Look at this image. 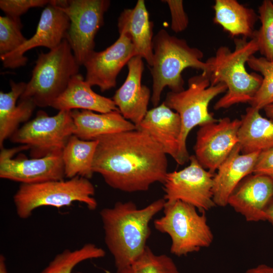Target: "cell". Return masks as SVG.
I'll list each match as a JSON object with an SVG mask.
<instances>
[{
  "instance_id": "603a6c76",
  "label": "cell",
  "mask_w": 273,
  "mask_h": 273,
  "mask_svg": "<svg viewBox=\"0 0 273 273\" xmlns=\"http://www.w3.org/2000/svg\"><path fill=\"white\" fill-rule=\"evenodd\" d=\"M24 82L10 80L11 90L8 93L0 92V148H4L5 140L19 128L21 123L27 122L36 107L31 100H19L25 89Z\"/></svg>"
},
{
  "instance_id": "ac0fdd59",
  "label": "cell",
  "mask_w": 273,
  "mask_h": 273,
  "mask_svg": "<svg viewBox=\"0 0 273 273\" xmlns=\"http://www.w3.org/2000/svg\"><path fill=\"white\" fill-rule=\"evenodd\" d=\"M260 152L243 154L239 143L214 173L213 199L216 206L224 207L241 181L253 173Z\"/></svg>"
},
{
  "instance_id": "83f0119b",
  "label": "cell",
  "mask_w": 273,
  "mask_h": 273,
  "mask_svg": "<svg viewBox=\"0 0 273 273\" xmlns=\"http://www.w3.org/2000/svg\"><path fill=\"white\" fill-rule=\"evenodd\" d=\"M116 273H180L171 257L157 255L146 246L143 252L131 263L116 269Z\"/></svg>"
},
{
  "instance_id": "e575fe53",
  "label": "cell",
  "mask_w": 273,
  "mask_h": 273,
  "mask_svg": "<svg viewBox=\"0 0 273 273\" xmlns=\"http://www.w3.org/2000/svg\"><path fill=\"white\" fill-rule=\"evenodd\" d=\"M245 273H273V267L262 264L247 270Z\"/></svg>"
},
{
  "instance_id": "d6a6232c",
  "label": "cell",
  "mask_w": 273,
  "mask_h": 273,
  "mask_svg": "<svg viewBox=\"0 0 273 273\" xmlns=\"http://www.w3.org/2000/svg\"><path fill=\"white\" fill-rule=\"evenodd\" d=\"M168 5L171 17V28L176 33L184 31L189 24V18L181 0L162 1Z\"/></svg>"
},
{
  "instance_id": "7c38bea8",
  "label": "cell",
  "mask_w": 273,
  "mask_h": 273,
  "mask_svg": "<svg viewBox=\"0 0 273 273\" xmlns=\"http://www.w3.org/2000/svg\"><path fill=\"white\" fill-rule=\"evenodd\" d=\"M27 149L29 147L26 145L1 149V178L21 184H34L64 179L65 175L62 152L37 158L28 159L23 154L13 158L17 152Z\"/></svg>"
},
{
  "instance_id": "d4e9b609",
  "label": "cell",
  "mask_w": 273,
  "mask_h": 273,
  "mask_svg": "<svg viewBox=\"0 0 273 273\" xmlns=\"http://www.w3.org/2000/svg\"><path fill=\"white\" fill-rule=\"evenodd\" d=\"M213 8L214 23L220 25L231 36L253 38L254 25L259 19L253 9L236 0H216Z\"/></svg>"
},
{
  "instance_id": "74e56055",
  "label": "cell",
  "mask_w": 273,
  "mask_h": 273,
  "mask_svg": "<svg viewBox=\"0 0 273 273\" xmlns=\"http://www.w3.org/2000/svg\"><path fill=\"white\" fill-rule=\"evenodd\" d=\"M263 109L266 116L273 121V104L266 106Z\"/></svg>"
},
{
  "instance_id": "f1b7e54d",
  "label": "cell",
  "mask_w": 273,
  "mask_h": 273,
  "mask_svg": "<svg viewBox=\"0 0 273 273\" xmlns=\"http://www.w3.org/2000/svg\"><path fill=\"white\" fill-rule=\"evenodd\" d=\"M247 63L251 69L260 72L262 76L260 87L249 103L251 107L260 110L273 104V62L253 55Z\"/></svg>"
},
{
  "instance_id": "5b68a950",
  "label": "cell",
  "mask_w": 273,
  "mask_h": 273,
  "mask_svg": "<svg viewBox=\"0 0 273 273\" xmlns=\"http://www.w3.org/2000/svg\"><path fill=\"white\" fill-rule=\"evenodd\" d=\"M80 65L65 38L56 48L38 54L32 76L19 100H31L36 107H51L65 90Z\"/></svg>"
},
{
  "instance_id": "52a82bcc",
  "label": "cell",
  "mask_w": 273,
  "mask_h": 273,
  "mask_svg": "<svg viewBox=\"0 0 273 273\" xmlns=\"http://www.w3.org/2000/svg\"><path fill=\"white\" fill-rule=\"evenodd\" d=\"M223 83L211 85L208 74L202 72L188 80V87L179 92H168L163 102L180 118L181 129L179 139V165L189 161L187 139L195 126L216 121L208 110L209 104L216 96L226 92Z\"/></svg>"
},
{
  "instance_id": "484cf974",
  "label": "cell",
  "mask_w": 273,
  "mask_h": 273,
  "mask_svg": "<svg viewBox=\"0 0 273 273\" xmlns=\"http://www.w3.org/2000/svg\"><path fill=\"white\" fill-rule=\"evenodd\" d=\"M98 140L85 141L72 135L62 151L65 177L90 179L94 173L93 163Z\"/></svg>"
},
{
  "instance_id": "8d00e7d4",
  "label": "cell",
  "mask_w": 273,
  "mask_h": 273,
  "mask_svg": "<svg viewBox=\"0 0 273 273\" xmlns=\"http://www.w3.org/2000/svg\"><path fill=\"white\" fill-rule=\"evenodd\" d=\"M0 273H8L5 257L2 254L0 255Z\"/></svg>"
},
{
  "instance_id": "cb8c5ba5",
  "label": "cell",
  "mask_w": 273,
  "mask_h": 273,
  "mask_svg": "<svg viewBox=\"0 0 273 273\" xmlns=\"http://www.w3.org/2000/svg\"><path fill=\"white\" fill-rule=\"evenodd\" d=\"M250 107L242 116L238 132L241 152L248 154L273 148V121Z\"/></svg>"
},
{
  "instance_id": "3957f363",
  "label": "cell",
  "mask_w": 273,
  "mask_h": 273,
  "mask_svg": "<svg viewBox=\"0 0 273 273\" xmlns=\"http://www.w3.org/2000/svg\"><path fill=\"white\" fill-rule=\"evenodd\" d=\"M235 49L221 46L215 55L206 62L209 65L206 72L211 85L224 84L225 94L216 102L213 108L218 110L228 108L239 103H249L260 87L262 76L247 72L245 64L248 59L258 52L254 38H235Z\"/></svg>"
},
{
  "instance_id": "1f68e13d",
  "label": "cell",
  "mask_w": 273,
  "mask_h": 273,
  "mask_svg": "<svg viewBox=\"0 0 273 273\" xmlns=\"http://www.w3.org/2000/svg\"><path fill=\"white\" fill-rule=\"evenodd\" d=\"M48 0H1L0 8L7 16L20 18L32 8L42 7L48 5Z\"/></svg>"
},
{
  "instance_id": "e0dca14e",
  "label": "cell",
  "mask_w": 273,
  "mask_h": 273,
  "mask_svg": "<svg viewBox=\"0 0 273 273\" xmlns=\"http://www.w3.org/2000/svg\"><path fill=\"white\" fill-rule=\"evenodd\" d=\"M273 198V180L262 175H249L230 196L228 205L247 221L266 220V210Z\"/></svg>"
},
{
  "instance_id": "ffe728a7",
  "label": "cell",
  "mask_w": 273,
  "mask_h": 273,
  "mask_svg": "<svg viewBox=\"0 0 273 273\" xmlns=\"http://www.w3.org/2000/svg\"><path fill=\"white\" fill-rule=\"evenodd\" d=\"M119 34L125 35L131 40L136 53L144 59L151 67L153 63V23L145 1L138 0L132 9L124 10L118 19Z\"/></svg>"
},
{
  "instance_id": "2e32d148",
  "label": "cell",
  "mask_w": 273,
  "mask_h": 273,
  "mask_svg": "<svg viewBox=\"0 0 273 273\" xmlns=\"http://www.w3.org/2000/svg\"><path fill=\"white\" fill-rule=\"evenodd\" d=\"M143 58L135 56L127 64L128 73L125 81L112 98L122 115L136 127L148 112L151 91L142 84L144 70Z\"/></svg>"
},
{
  "instance_id": "30bf717a",
  "label": "cell",
  "mask_w": 273,
  "mask_h": 273,
  "mask_svg": "<svg viewBox=\"0 0 273 273\" xmlns=\"http://www.w3.org/2000/svg\"><path fill=\"white\" fill-rule=\"evenodd\" d=\"M51 3L68 17L69 27L66 35L74 56L83 65L95 51V38L104 24L105 13L110 1L107 0H53Z\"/></svg>"
},
{
  "instance_id": "4dcf8cb0",
  "label": "cell",
  "mask_w": 273,
  "mask_h": 273,
  "mask_svg": "<svg viewBox=\"0 0 273 273\" xmlns=\"http://www.w3.org/2000/svg\"><path fill=\"white\" fill-rule=\"evenodd\" d=\"M22 28L20 18L0 16V56L11 53L27 40Z\"/></svg>"
},
{
  "instance_id": "4316f807",
  "label": "cell",
  "mask_w": 273,
  "mask_h": 273,
  "mask_svg": "<svg viewBox=\"0 0 273 273\" xmlns=\"http://www.w3.org/2000/svg\"><path fill=\"white\" fill-rule=\"evenodd\" d=\"M105 254L102 248L93 243H86L77 249H65L58 254L39 273H75L72 272L73 268L80 262L102 258Z\"/></svg>"
},
{
  "instance_id": "8fae6325",
  "label": "cell",
  "mask_w": 273,
  "mask_h": 273,
  "mask_svg": "<svg viewBox=\"0 0 273 273\" xmlns=\"http://www.w3.org/2000/svg\"><path fill=\"white\" fill-rule=\"evenodd\" d=\"M189 161L184 169L167 173L163 199L166 204L181 201L205 213L216 206L212 191L214 174L203 168L195 155L190 156Z\"/></svg>"
},
{
  "instance_id": "836d02e7",
  "label": "cell",
  "mask_w": 273,
  "mask_h": 273,
  "mask_svg": "<svg viewBox=\"0 0 273 273\" xmlns=\"http://www.w3.org/2000/svg\"><path fill=\"white\" fill-rule=\"evenodd\" d=\"M253 173L266 176L273 180V148L260 152Z\"/></svg>"
},
{
  "instance_id": "f546056e",
  "label": "cell",
  "mask_w": 273,
  "mask_h": 273,
  "mask_svg": "<svg viewBox=\"0 0 273 273\" xmlns=\"http://www.w3.org/2000/svg\"><path fill=\"white\" fill-rule=\"evenodd\" d=\"M258 14L261 26L255 30L253 38L263 57L273 62V1H263L258 7Z\"/></svg>"
},
{
  "instance_id": "277c9868",
  "label": "cell",
  "mask_w": 273,
  "mask_h": 273,
  "mask_svg": "<svg viewBox=\"0 0 273 273\" xmlns=\"http://www.w3.org/2000/svg\"><path fill=\"white\" fill-rule=\"evenodd\" d=\"M153 51L151 100L154 107L158 105L165 87L176 93L185 89L182 72L185 69L206 72L209 68L208 63L202 61L204 54L200 50L190 47L185 39L171 35L165 29L159 30L154 36Z\"/></svg>"
},
{
  "instance_id": "44dd1931",
  "label": "cell",
  "mask_w": 273,
  "mask_h": 273,
  "mask_svg": "<svg viewBox=\"0 0 273 273\" xmlns=\"http://www.w3.org/2000/svg\"><path fill=\"white\" fill-rule=\"evenodd\" d=\"M51 107L59 111L81 109L105 113L119 110L112 99L95 93L79 73L72 77Z\"/></svg>"
},
{
  "instance_id": "8992f818",
  "label": "cell",
  "mask_w": 273,
  "mask_h": 273,
  "mask_svg": "<svg viewBox=\"0 0 273 273\" xmlns=\"http://www.w3.org/2000/svg\"><path fill=\"white\" fill-rule=\"evenodd\" d=\"M95 194V187L89 179L77 176L67 180L21 184L13 196V202L18 217L27 219L38 208H60L76 202L94 210L98 206Z\"/></svg>"
},
{
  "instance_id": "9a60e30c",
  "label": "cell",
  "mask_w": 273,
  "mask_h": 273,
  "mask_svg": "<svg viewBox=\"0 0 273 273\" xmlns=\"http://www.w3.org/2000/svg\"><path fill=\"white\" fill-rule=\"evenodd\" d=\"M135 56L131 40L119 34L112 45L100 52L94 51L86 59L83 64L86 69L85 80L92 86H98L102 92L114 88L122 68Z\"/></svg>"
},
{
  "instance_id": "4fadbf2b",
  "label": "cell",
  "mask_w": 273,
  "mask_h": 273,
  "mask_svg": "<svg viewBox=\"0 0 273 273\" xmlns=\"http://www.w3.org/2000/svg\"><path fill=\"white\" fill-rule=\"evenodd\" d=\"M241 119L224 117L200 126L194 147L200 165L212 173L239 143Z\"/></svg>"
},
{
  "instance_id": "7a4b0ae2",
  "label": "cell",
  "mask_w": 273,
  "mask_h": 273,
  "mask_svg": "<svg viewBox=\"0 0 273 273\" xmlns=\"http://www.w3.org/2000/svg\"><path fill=\"white\" fill-rule=\"evenodd\" d=\"M165 203L161 198L139 209L132 201H119L101 210L105 243L116 269L131 263L143 252L151 235L149 223Z\"/></svg>"
},
{
  "instance_id": "5bb4252c",
  "label": "cell",
  "mask_w": 273,
  "mask_h": 273,
  "mask_svg": "<svg viewBox=\"0 0 273 273\" xmlns=\"http://www.w3.org/2000/svg\"><path fill=\"white\" fill-rule=\"evenodd\" d=\"M70 21L67 15L51 3L42 11L34 34L10 54L0 56L3 66L14 69L25 66L28 59L24 54L38 47L50 50L58 47L66 38Z\"/></svg>"
},
{
  "instance_id": "6da1fadb",
  "label": "cell",
  "mask_w": 273,
  "mask_h": 273,
  "mask_svg": "<svg viewBox=\"0 0 273 273\" xmlns=\"http://www.w3.org/2000/svg\"><path fill=\"white\" fill-rule=\"evenodd\" d=\"M96 140L93 171L110 187L132 193L163 183L168 173L167 155L147 132L136 129Z\"/></svg>"
},
{
  "instance_id": "d6986e66",
  "label": "cell",
  "mask_w": 273,
  "mask_h": 273,
  "mask_svg": "<svg viewBox=\"0 0 273 273\" xmlns=\"http://www.w3.org/2000/svg\"><path fill=\"white\" fill-rule=\"evenodd\" d=\"M136 129L148 133L178 164L181 124L179 114L164 102L148 110Z\"/></svg>"
},
{
  "instance_id": "ba28073f",
  "label": "cell",
  "mask_w": 273,
  "mask_h": 273,
  "mask_svg": "<svg viewBox=\"0 0 273 273\" xmlns=\"http://www.w3.org/2000/svg\"><path fill=\"white\" fill-rule=\"evenodd\" d=\"M164 215L154 221L155 229L168 234L171 240L170 252L177 256L208 247L213 240L205 213L199 214L194 206L176 201L165 203Z\"/></svg>"
},
{
  "instance_id": "7402d4cb",
  "label": "cell",
  "mask_w": 273,
  "mask_h": 273,
  "mask_svg": "<svg viewBox=\"0 0 273 273\" xmlns=\"http://www.w3.org/2000/svg\"><path fill=\"white\" fill-rule=\"evenodd\" d=\"M74 135L85 141H93L105 135L134 130L136 126L126 119L119 110L105 113L73 110Z\"/></svg>"
},
{
  "instance_id": "9c48e42d",
  "label": "cell",
  "mask_w": 273,
  "mask_h": 273,
  "mask_svg": "<svg viewBox=\"0 0 273 273\" xmlns=\"http://www.w3.org/2000/svg\"><path fill=\"white\" fill-rule=\"evenodd\" d=\"M74 130L71 111H59L50 116L40 110L9 139L14 143L27 146L30 157L37 158L62 152Z\"/></svg>"
},
{
  "instance_id": "d590c367",
  "label": "cell",
  "mask_w": 273,
  "mask_h": 273,
  "mask_svg": "<svg viewBox=\"0 0 273 273\" xmlns=\"http://www.w3.org/2000/svg\"><path fill=\"white\" fill-rule=\"evenodd\" d=\"M266 220L273 226V198L268 204L266 210Z\"/></svg>"
}]
</instances>
